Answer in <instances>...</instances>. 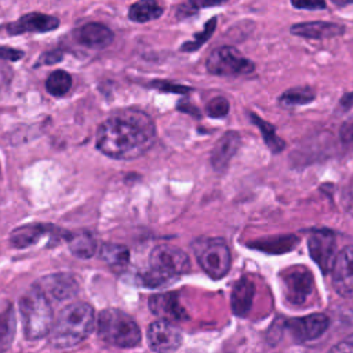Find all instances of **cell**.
Here are the masks:
<instances>
[{"instance_id": "5bb4252c", "label": "cell", "mask_w": 353, "mask_h": 353, "mask_svg": "<svg viewBox=\"0 0 353 353\" xmlns=\"http://www.w3.org/2000/svg\"><path fill=\"white\" fill-rule=\"evenodd\" d=\"M59 25L58 18L41 12H29L22 15L14 22H10L6 29L10 34H21V33H44L57 29Z\"/></svg>"}, {"instance_id": "d6986e66", "label": "cell", "mask_w": 353, "mask_h": 353, "mask_svg": "<svg viewBox=\"0 0 353 353\" xmlns=\"http://www.w3.org/2000/svg\"><path fill=\"white\" fill-rule=\"evenodd\" d=\"M54 226L43 223H26L11 232L10 244L14 248H26L36 244L43 236L51 233Z\"/></svg>"}, {"instance_id": "836d02e7", "label": "cell", "mask_w": 353, "mask_h": 353, "mask_svg": "<svg viewBox=\"0 0 353 353\" xmlns=\"http://www.w3.org/2000/svg\"><path fill=\"white\" fill-rule=\"evenodd\" d=\"M63 55L59 50H52V51H48V52H44L40 58L39 62H44L47 65H52V63H57L59 61H62Z\"/></svg>"}, {"instance_id": "cb8c5ba5", "label": "cell", "mask_w": 353, "mask_h": 353, "mask_svg": "<svg viewBox=\"0 0 353 353\" xmlns=\"http://www.w3.org/2000/svg\"><path fill=\"white\" fill-rule=\"evenodd\" d=\"M72 87V77L65 70H55L50 73L46 80L47 91L54 97H63Z\"/></svg>"}, {"instance_id": "3957f363", "label": "cell", "mask_w": 353, "mask_h": 353, "mask_svg": "<svg viewBox=\"0 0 353 353\" xmlns=\"http://www.w3.org/2000/svg\"><path fill=\"white\" fill-rule=\"evenodd\" d=\"M190 270L189 256L175 245L160 244L149 255V268L139 276L145 287L164 285Z\"/></svg>"}, {"instance_id": "7a4b0ae2", "label": "cell", "mask_w": 353, "mask_h": 353, "mask_svg": "<svg viewBox=\"0 0 353 353\" xmlns=\"http://www.w3.org/2000/svg\"><path fill=\"white\" fill-rule=\"evenodd\" d=\"M95 313L91 305L74 302L61 310L50 331V342L57 347H72L83 342L94 330Z\"/></svg>"}, {"instance_id": "30bf717a", "label": "cell", "mask_w": 353, "mask_h": 353, "mask_svg": "<svg viewBox=\"0 0 353 353\" xmlns=\"http://www.w3.org/2000/svg\"><path fill=\"white\" fill-rule=\"evenodd\" d=\"M331 273L335 291L343 296L353 295V245H347L338 252Z\"/></svg>"}, {"instance_id": "f546056e", "label": "cell", "mask_w": 353, "mask_h": 353, "mask_svg": "<svg viewBox=\"0 0 353 353\" xmlns=\"http://www.w3.org/2000/svg\"><path fill=\"white\" fill-rule=\"evenodd\" d=\"M229 112V102L226 98L223 97H216L212 98L208 103H207V114L210 117L214 119H221L223 116H226Z\"/></svg>"}, {"instance_id": "2e32d148", "label": "cell", "mask_w": 353, "mask_h": 353, "mask_svg": "<svg viewBox=\"0 0 353 353\" xmlns=\"http://www.w3.org/2000/svg\"><path fill=\"white\" fill-rule=\"evenodd\" d=\"M74 39L90 48H105L113 41L114 34L103 23L88 22L74 30Z\"/></svg>"}, {"instance_id": "277c9868", "label": "cell", "mask_w": 353, "mask_h": 353, "mask_svg": "<svg viewBox=\"0 0 353 353\" xmlns=\"http://www.w3.org/2000/svg\"><path fill=\"white\" fill-rule=\"evenodd\" d=\"M19 309L23 320L25 336L32 339H40L50 334L54 316L48 298L33 285L19 299Z\"/></svg>"}, {"instance_id": "f1b7e54d", "label": "cell", "mask_w": 353, "mask_h": 353, "mask_svg": "<svg viewBox=\"0 0 353 353\" xmlns=\"http://www.w3.org/2000/svg\"><path fill=\"white\" fill-rule=\"evenodd\" d=\"M14 330V313L12 306L7 307L4 312L0 313V342L3 339L10 341L12 339V331Z\"/></svg>"}, {"instance_id": "ffe728a7", "label": "cell", "mask_w": 353, "mask_h": 353, "mask_svg": "<svg viewBox=\"0 0 353 353\" xmlns=\"http://www.w3.org/2000/svg\"><path fill=\"white\" fill-rule=\"evenodd\" d=\"M255 294L254 283L245 277L239 280L232 291V309L237 316H245L252 305Z\"/></svg>"}, {"instance_id": "484cf974", "label": "cell", "mask_w": 353, "mask_h": 353, "mask_svg": "<svg viewBox=\"0 0 353 353\" xmlns=\"http://www.w3.org/2000/svg\"><path fill=\"white\" fill-rule=\"evenodd\" d=\"M316 94L312 88L309 87H295L287 90L284 94L280 97V102L285 106H296V105H303L309 103L314 99Z\"/></svg>"}, {"instance_id": "d6a6232c", "label": "cell", "mask_w": 353, "mask_h": 353, "mask_svg": "<svg viewBox=\"0 0 353 353\" xmlns=\"http://www.w3.org/2000/svg\"><path fill=\"white\" fill-rule=\"evenodd\" d=\"M328 353H353V335L338 342Z\"/></svg>"}, {"instance_id": "ac0fdd59", "label": "cell", "mask_w": 353, "mask_h": 353, "mask_svg": "<svg viewBox=\"0 0 353 353\" xmlns=\"http://www.w3.org/2000/svg\"><path fill=\"white\" fill-rule=\"evenodd\" d=\"M240 146V135L236 131L225 132L215 143L211 153V163L216 171H223Z\"/></svg>"}, {"instance_id": "d4e9b609", "label": "cell", "mask_w": 353, "mask_h": 353, "mask_svg": "<svg viewBox=\"0 0 353 353\" xmlns=\"http://www.w3.org/2000/svg\"><path fill=\"white\" fill-rule=\"evenodd\" d=\"M250 117L252 119V123H254L255 125H258V128L261 130L265 142L268 143L269 149H270L273 153H277V152H280V150L284 149V141L276 135V131H274V127H273V125H270L269 123H266V121L262 120L261 117L255 116L254 113H250Z\"/></svg>"}, {"instance_id": "d590c367", "label": "cell", "mask_w": 353, "mask_h": 353, "mask_svg": "<svg viewBox=\"0 0 353 353\" xmlns=\"http://www.w3.org/2000/svg\"><path fill=\"white\" fill-rule=\"evenodd\" d=\"M0 172H1V168H0Z\"/></svg>"}, {"instance_id": "7c38bea8", "label": "cell", "mask_w": 353, "mask_h": 353, "mask_svg": "<svg viewBox=\"0 0 353 353\" xmlns=\"http://www.w3.org/2000/svg\"><path fill=\"white\" fill-rule=\"evenodd\" d=\"M330 324V319L323 313H314L305 317L291 319L285 323V327L290 330L294 339L298 342L312 341L319 338Z\"/></svg>"}, {"instance_id": "83f0119b", "label": "cell", "mask_w": 353, "mask_h": 353, "mask_svg": "<svg viewBox=\"0 0 353 353\" xmlns=\"http://www.w3.org/2000/svg\"><path fill=\"white\" fill-rule=\"evenodd\" d=\"M215 28H216V18H211V19L205 23L204 29H203L200 33L196 34L194 40L186 41V43L181 47V50H182V51H186V52L199 50V48L201 47V44H204V43L211 37V34H212V32H214Z\"/></svg>"}, {"instance_id": "7402d4cb", "label": "cell", "mask_w": 353, "mask_h": 353, "mask_svg": "<svg viewBox=\"0 0 353 353\" xmlns=\"http://www.w3.org/2000/svg\"><path fill=\"white\" fill-rule=\"evenodd\" d=\"M101 258L113 269L121 270L127 266L130 261V251L125 245L114 244V243H105L99 251Z\"/></svg>"}, {"instance_id": "1f68e13d", "label": "cell", "mask_w": 353, "mask_h": 353, "mask_svg": "<svg viewBox=\"0 0 353 353\" xmlns=\"http://www.w3.org/2000/svg\"><path fill=\"white\" fill-rule=\"evenodd\" d=\"M23 57V52L11 47L0 46V59L3 61H18Z\"/></svg>"}, {"instance_id": "6da1fadb", "label": "cell", "mask_w": 353, "mask_h": 353, "mask_svg": "<svg viewBox=\"0 0 353 353\" xmlns=\"http://www.w3.org/2000/svg\"><path fill=\"white\" fill-rule=\"evenodd\" d=\"M156 139L154 123L142 110L113 113L98 128L97 148L117 160H132L148 152Z\"/></svg>"}, {"instance_id": "9a60e30c", "label": "cell", "mask_w": 353, "mask_h": 353, "mask_svg": "<svg viewBox=\"0 0 353 353\" xmlns=\"http://www.w3.org/2000/svg\"><path fill=\"white\" fill-rule=\"evenodd\" d=\"M149 309L153 314L159 316L164 321H182L186 320V312L181 306L178 295L175 292L156 294L149 298Z\"/></svg>"}, {"instance_id": "9c48e42d", "label": "cell", "mask_w": 353, "mask_h": 353, "mask_svg": "<svg viewBox=\"0 0 353 353\" xmlns=\"http://www.w3.org/2000/svg\"><path fill=\"white\" fill-rule=\"evenodd\" d=\"M148 342L156 353H171L179 347L182 334L172 323L157 320L148 328Z\"/></svg>"}, {"instance_id": "5b68a950", "label": "cell", "mask_w": 353, "mask_h": 353, "mask_svg": "<svg viewBox=\"0 0 353 353\" xmlns=\"http://www.w3.org/2000/svg\"><path fill=\"white\" fill-rule=\"evenodd\" d=\"M98 335L117 347H134L141 342V331L131 316L119 309H105L98 316Z\"/></svg>"}, {"instance_id": "4fadbf2b", "label": "cell", "mask_w": 353, "mask_h": 353, "mask_svg": "<svg viewBox=\"0 0 353 353\" xmlns=\"http://www.w3.org/2000/svg\"><path fill=\"white\" fill-rule=\"evenodd\" d=\"M336 243L334 234L330 232H316L309 237V251L312 258L320 266V269L327 273L331 270L335 259Z\"/></svg>"}, {"instance_id": "4dcf8cb0", "label": "cell", "mask_w": 353, "mask_h": 353, "mask_svg": "<svg viewBox=\"0 0 353 353\" xmlns=\"http://www.w3.org/2000/svg\"><path fill=\"white\" fill-rule=\"evenodd\" d=\"M339 137H341V141L343 142V145L346 146H353V117L347 119L341 130H339Z\"/></svg>"}, {"instance_id": "8992f818", "label": "cell", "mask_w": 353, "mask_h": 353, "mask_svg": "<svg viewBox=\"0 0 353 353\" xmlns=\"http://www.w3.org/2000/svg\"><path fill=\"white\" fill-rule=\"evenodd\" d=\"M192 250L199 265L210 277L222 279L229 272L232 255L223 239L197 237L192 243Z\"/></svg>"}, {"instance_id": "e0dca14e", "label": "cell", "mask_w": 353, "mask_h": 353, "mask_svg": "<svg viewBox=\"0 0 353 353\" xmlns=\"http://www.w3.org/2000/svg\"><path fill=\"white\" fill-rule=\"evenodd\" d=\"M290 32L295 36L306 37V39H330L335 36H341L345 32V26L334 22H301L295 23L290 28Z\"/></svg>"}, {"instance_id": "8fae6325", "label": "cell", "mask_w": 353, "mask_h": 353, "mask_svg": "<svg viewBox=\"0 0 353 353\" xmlns=\"http://www.w3.org/2000/svg\"><path fill=\"white\" fill-rule=\"evenodd\" d=\"M36 287L48 298L63 301L79 292V283L70 273H55L40 279Z\"/></svg>"}, {"instance_id": "603a6c76", "label": "cell", "mask_w": 353, "mask_h": 353, "mask_svg": "<svg viewBox=\"0 0 353 353\" xmlns=\"http://www.w3.org/2000/svg\"><path fill=\"white\" fill-rule=\"evenodd\" d=\"M161 14H163V7L156 1H150V0L137 1L128 10V18L139 23L157 19Z\"/></svg>"}, {"instance_id": "52a82bcc", "label": "cell", "mask_w": 353, "mask_h": 353, "mask_svg": "<svg viewBox=\"0 0 353 353\" xmlns=\"http://www.w3.org/2000/svg\"><path fill=\"white\" fill-rule=\"evenodd\" d=\"M205 68L211 74L215 76H240L251 73L255 69V65L237 48L223 46L215 48L210 54Z\"/></svg>"}, {"instance_id": "44dd1931", "label": "cell", "mask_w": 353, "mask_h": 353, "mask_svg": "<svg viewBox=\"0 0 353 353\" xmlns=\"http://www.w3.org/2000/svg\"><path fill=\"white\" fill-rule=\"evenodd\" d=\"M66 240L69 244V250L77 258L88 259L94 256V254L97 252V240L88 232L69 233Z\"/></svg>"}, {"instance_id": "4316f807", "label": "cell", "mask_w": 353, "mask_h": 353, "mask_svg": "<svg viewBox=\"0 0 353 353\" xmlns=\"http://www.w3.org/2000/svg\"><path fill=\"white\" fill-rule=\"evenodd\" d=\"M298 239L295 236H281V237H276V239H269V243L261 241L258 244V248L268 251V252H284L288 251L290 248H292L296 244Z\"/></svg>"}, {"instance_id": "e575fe53", "label": "cell", "mask_w": 353, "mask_h": 353, "mask_svg": "<svg viewBox=\"0 0 353 353\" xmlns=\"http://www.w3.org/2000/svg\"><path fill=\"white\" fill-rule=\"evenodd\" d=\"M294 7L296 8H310V10H316V8H324L325 3L323 1H294L291 3Z\"/></svg>"}, {"instance_id": "ba28073f", "label": "cell", "mask_w": 353, "mask_h": 353, "mask_svg": "<svg viewBox=\"0 0 353 353\" xmlns=\"http://www.w3.org/2000/svg\"><path fill=\"white\" fill-rule=\"evenodd\" d=\"M283 291L288 302L303 303L313 292V276L303 266H294L281 274Z\"/></svg>"}]
</instances>
